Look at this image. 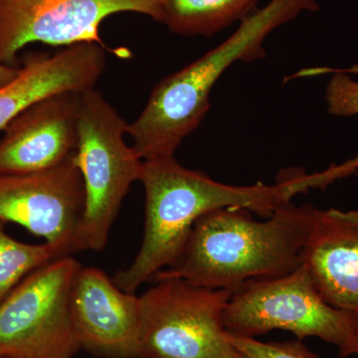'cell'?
<instances>
[{"mask_svg":"<svg viewBox=\"0 0 358 358\" xmlns=\"http://www.w3.org/2000/svg\"><path fill=\"white\" fill-rule=\"evenodd\" d=\"M315 210L291 202L266 221L254 220L244 208L204 214L176 261L150 282L178 278L202 288L232 291L250 280L289 274L303 264Z\"/></svg>","mask_w":358,"mask_h":358,"instance_id":"obj_1","label":"cell"},{"mask_svg":"<svg viewBox=\"0 0 358 358\" xmlns=\"http://www.w3.org/2000/svg\"><path fill=\"white\" fill-rule=\"evenodd\" d=\"M320 9L317 0H271L240 21L229 38L152 90L145 109L129 124L134 147L148 159L171 157L210 107L211 90L231 65L265 56L263 43L275 28Z\"/></svg>","mask_w":358,"mask_h":358,"instance_id":"obj_2","label":"cell"},{"mask_svg":"<svg viewBox=\"0 0 358 358\" xmlns=\"http://www.w3.org/2000/svg\"><path fill=\"white\" fill-rule=\"evenodd\" d=\"M129 124L95 88L80 96L74 152L85 190L77 232L79 251H101L129 187L140 180L143 160L124 141Z\"/></svg>","mask_w":358,"mask_h":358,"instance_id":"obj_3","label":"cell"},{"mask_svg":"<svg viewBox=\"0 0 358 358\" xmlns=\"http://www.w3.org/2000/svg\"><path fill=\"white\" fill-rule=\"evenodd\" d=\"M230 292L223 313L228 333L255 338L282 329L299 341L322 339L338 346V352L352 339L357 313L329 305L303 264L282 277L250 280Z\"/></svg>","mask_w":358,"mask_h":358,"instance_id":"obj_4","label":"cell"},{"mask_svg":"<svg viewBox=\"0 0 358 358\" xmlns=\"http://www.w3.org/2000/svg\"><path fill=\"white\" fill-rule=\"evenodd\" d=\"M152 282L140 296L138 358H229L236 352L223 324L229 289L178 278Z\"/></svg>","mask_w":358,"mask_h":358,"instance_id":"obj_5","label":"cell"},{"mask_svg":"<svg viewBox=\"0 0 358 358\" xmlns=\"http://www.w3.org/2000/svg\"><path fill=\"white\" fill-rule=\"evenodd\" d=\"M82 266L63 256L27 275L0 303V357L72 358L82 348L69 298Z\"/></svg>","mask_w":358,"mask_h":358,"instance_id":"obj_6","label":"cell"},{"mask_svg":"<svg viewBox=\"0 0 358 358\" xmlns=\"http://www.w3.org/2000/svg\"><path fill=\"white\" fill-rule=\"evenodd\" d=\"M122 13L159 22V0H0V63L17 67L18 53L32 43L105 45L100 25Z\"/></svg>","mask_w":358,"mask_h":358,"instance_id":"obj_7","label":"cell"},{"mask_svg":"<svg viewBox=\"0 0 358 358\" xmlns=\"http://www.w3.org/2000/svg\"><path fill=\"white\" fill-rule=\"evenodd\" d=\"M85 204L83 178L74 154L36 173L0 174V220L22 226L63 256L79 251Z\"/></svg>","mask_w":358,"mask_h":358,"instance_id":"obj_8","label":"cell"},{"mask_svg":"<svg viewBox=\"0 0 358 358\" xmlns=\"http://www.w3.org/2000/svg\"><path fill=\"white\" fill-rule=\"evenodd\" d=\"M69 308L81 346L109 358H138L140 296L122 291L100 268L81 267L71 288Z\"/></svg>","mask_w":358,"mask_h":358,"instance_id":"obj_9","label":"cell"},{"mask_svg":"<svg viewBox=\"0 0 358 358\" xmlns=\"http://www.w3.org/2000/svg\"><path fill=\"white\" fill-rule=\"evenodd\" d=\"M81 93L47 96L9 122L0 140V174L36 173L69 159L77 147Z\"/></svg>","mask_w":358,"mask_h":358,"instance_id":"obj_10","label":"cell"},{"mask_svg":"<svg viewBox=\"0 0 358 358\" xmlns=\"http://www.w3.org/2000/svg\"><path fill=\"white\" fill-rule=\"evenodd\" d=\"M107 46L83 42L57 53L32 54L17 76L0 87V131L33 103L61 92L95 88L106 68Z\"/></svg>","mask_w":358,"mask_h":358,"instance_id":"obj_11","label":"cell"},{"mask_svg":"<svg viewBox=\"0 0 358 358\" xmlns=\"http://www.w3.org/2000/svg\"><path fill=\"white\" fill-rule=\"evenodd\" d=\"M303 264L329 305L358 313V211L317 209Z\"/></svg>","mask_w":358,"mask_h":358,"instance_id":"obj_12","label":"cell"},{"mask_svg":"<svg viewBox=\"0 0 358 358\" xmlns=\"http://www.w3.org/2000/svg\"><path fill=\"white\" fill-rule=\"evenodd\" d=\"M259 0H159L160 21L176 34L212 36L244 20Z\"/></svg>","mask_w":358,"mask_h":358,"instance_id":"obj_13","label":"cell"},{"mask_svg":"<svg viewBox=\"0 0 358 358\" xmlns=\"http://www.w3.org/2000/svg\"><path fill=\"white\" fill-rule=\"evenodd\" d=\"M60 257L62 254L46 242L33 245L14 239L0 220V303L28 275Z\"/></svg>","mask_w":358,"mask_h":358,"instance_id":"obj_14","label":"cell"},{"mask_svg":"<svg viewBox=\"0 0 358 358\" xmlns=\"http://www.w3.org/2000/svg\"><path fill=\"white\" fill-rule=\"evenodd\" d=\"M226 336L236 350L251 358H320L299 339L284 343H263L256 338H245L228 331Z\"/></svg>","mask_w":358,"mask_h":358,"instance_id":"obj_15","label":"cell"},{"mask_svg":"<svg viewBox=\"0 0 358 358\" xmlns=\"http://www.w3.org/2000/svg\"><path fill=\"white\" fill-rule=\"evenodd\" d=\"M326 99L329 114L338 117L358 115V82L336 70L327 87Z\"/></svg>","mask_w":358,"mask_h":358,"instance_id":"obj_16","label":"cell"},{"mask_svg":"<svg viewBox=\"0 0 358 358\" xmlns=\"http://www.w3.org/2000/svg\"><path fill=\"white\" fill-rule=\"evenodd\" d=\"M338 352L341 357H350V355H358V313L357 315V320H355V329H353L352 339H350L348 345H346L343 350H341V352Z\"/></svg>","mask_w":358,"mask_h":358,"instance_id":"obj_17","label":"cell"},{"mask_svg":"<svg viewBox=\"0 0 358 358\" xmlns=\"http://www.w3.org/2000/svg\"><path fill=\"white\" fill-rule=\"evenodd\" d=\"M20 67H10L0 63V87L8 83L9 81L17 76Z\"/></svg>","mask_w":358,"mask_h":358,"instance_id":"obj_18","label":"cell"},{"mask_svg":"<svg viewBox=\"0 0 358 358\" xmlns=\"http://www.w3.org/2000/svg\"><path fill=\"white\" fill-rule=\"evenodd\" d=\"M229 358H251L248 357V355H245V353L240 352V350H236V352L233 353L232 355Z\"/></svg>","mask_w":358,"mask_h":358,"instance_id":"obj_19","label":"cell"},{"mask_svg":"<svg viewBox=\"0 0 358 358\" xmlns=\"http://www.w3.org/2000/svg\"><path fill=\"white\" fill-rule=\"evenodd\" d=\"M0 358H3V357H0Z\"/></svg>","mask_w":358,"mask_h":358,"instance_id":"obj_20","label":"cell"},{"mask_svg":"<svg viewBox=\"0 0 358 358\" xmlns=\"http://www.w3.org/2000/svg\"></svg>","mask_w":358,"mask_h":358,"instance_id":"obj_21","label":"cell"}]
</instances>
